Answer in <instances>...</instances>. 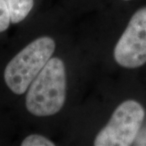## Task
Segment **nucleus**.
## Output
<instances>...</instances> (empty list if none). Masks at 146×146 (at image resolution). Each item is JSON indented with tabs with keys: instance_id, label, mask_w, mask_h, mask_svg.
Returning <instances> with one entry per match:
<instances>
[{
	"instance_id": "obj_1",
	"label": "nucleus",
	"mask_w": 146,
	"mask_h": 146,
	"mask_svg": "<svg viewBox=\"0 0 146 146\" xmlns=\"http://www.w3.org/2000/svg\"><path fill=\"white\" fill-rule=\"evenodd\" d=\"M66 88L64 63L59 58H51L28 89V111L38 117L55 115L65 103Z\"/></svg>"
},
{
	"instance_id": "obj_2",
	"label": "nucleus",
	"mask_w": 146,
	"mask_h": 146,
	"mask_svg": "<svg viewBox=\"0 0 146 146\" xmlns=\"http://www.w3.org/2000/svg\"><path fill=\"white\" fill-rule=\"evenodd\" d=\"M55 42L50 36L33 41L13 58L4 70V80L15 94L26 92L33 80L51 58Z\"/></svg>"
},
{
	"instance_id": "obj_3",
	"label": "nucleus",
	"mask_w": 146,
	"mask_h": 146,
	"mask_svg": "<svg viewBox=\"0 0 146 146\" xmlns=\"http://www.w3.org/2000/svg\"><path fill=\"white\" fill-rule=\"evenodd\" d=\"M145 110L138 102L127 100L115 110L94 141L95 146H129L144 123Z\"/></svg>"
},
{
	"instance_id": "obj_4",
	"label": "nucleus",
	"mask_w": 146,
	"mask_h": 146,
	"mask_svg": "<svg viewBox=\"0 0 146 146\" xmlns=\"http://www.w3.org/2000/svg\"><path fill=\"white\" fill-rule=\"evenodd\" d=\"M121 67L136 68L146 63V7L136 11L114 50Z\"/></svg>"
},
{
	"instance_id": "obj_5",
	"label": "nucleus",
	"mask_w": 146,
	"mask_h": 146,
	"mask_svg": "<svg viewBox=\"0 0 146 146\" xmlns=\"http://www.w3.org/2000/svg\"><path fill=\"white\" fill-rule=\"evenodd\" d=\"M6 2L12 24H17L25 20L34 4V0H6Z\"/></svg>"
},
{
	"instance_id": "obj_6",
	"label": "nucleus",
	"mask_w": 146,
	"mask_h": 146,
	"mask_svg": "<svg viewBox=\"0 0 146 146\" xmlns=\"http://www.w3.org/2000/svg\"><path fill=\"white\" fill-rule=\"evenodd\" d=\"M22 146H54L55 145L52 141L47 139L46 137L37 135V134H33L28 136L22 141L21 143Z\"/></svg>"
},
{
	"instance_id": "obj_7",
	"label": "nucleus",
	"mask_w": 146,
	"mask_h": 146,
	"mask_svg": "<svg viewBox=\"0 0 146 146\" xmlns=\"http://www.w3.org/2000/svg\"><path fill=\"white\" fill-rule=\"evenodd\" d=\"M11 23L10 11L6 0H0V33L5 31Z\"/></svg>"
},
{
	"instance_id": "obj_8",
	"label": "nucleus",
	"mask_w": 146,
	"mask_h": 146,
	"mask_svg": "<svg viewBox=\"0 0 146 146\" xmlns=\"http://www.w3.org/2000/svg\"><path fill=\"white\" fill-rule=\"evenodd\" d=\"M133 145L146 146V121L143 123L141 126V129L133 142Z\"/></svg>"
},
{
	"instance_id": "obj_9",
	"label": "nucleus",
	"mask_w": 146,
	"mask_h": 146,
	"mask_svg": "<svg viewBox=\"0 0 146 146\" xmlns=\"http://www.w3.org/2000/svg\"><path fill=\"white\" fill-rule=\"evenodd\" d=\"M124 1H130V0H124Z\"/></svg>"
}]
</instances>
